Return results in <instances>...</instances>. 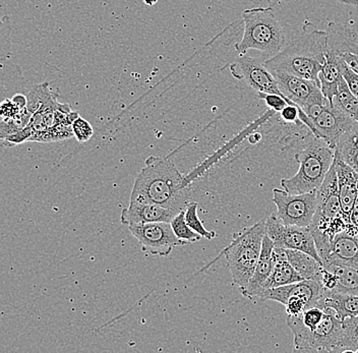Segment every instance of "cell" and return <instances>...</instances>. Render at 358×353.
Masks as SVG:
<instances>
[{
	"mask_svg": "<svg viewBox=\"0 0 358 353\" xmlns=\"http://www.w3.org/2000/svg\"><path fill=\"white\" fill-rule=\"evenodd\" d=\"M358 353V316L343 319L341 337L334 353Z\"/></svg>",
	"mask_w": 358,
	"mask_h": 353,
	"instance_id": "26",
	"label": "cell"
},
{
	"mask_svg": "<svg viewBox=\"0 0 358 353\" xmlns=\"http://www.w3.org/2000/svg\"><path fill=\"white\" fill-rule=\"evenodd\" d=\"M31 136H32V127H31L30 124H29L28 126L24 127L21 131L4 138V140L2 141V145H3L4 147H15L17 146V145L22 144V143L29 142Z\"/></svg>",
	"mask_w": 358,
	"mask_h": 353,
	"instance_id": "36",
	"label": "cell"
},
{
	"mask_svg": "<svg viewBox=\"0 0 358 353\" xmlns=\"http://www.w3.org/2000/svg\"><path fill=\"white\" fill-rule=\"evenodd\" d=\"M321 261L322 265L334 264L358 269V236L347 230L336 234Z\"/></svg>",
	"mask_w": 358,
	"mask_h": 353,
	"instance_id": "15",
	"label": "cell"
},
{
	"mask_svg": "<svg viewBox=\"0 0 358 353\" xmlns=\"http://www.w3.org/2000/svg\"><path fill=\"white\" fill-rule=\"evenodd\" d=\"M342 3L351 4V6H358V0H342Z\"/></svg>",
	"mask_w": 358,
	"mask_h": 353,
	"instance_id": "45",
	"label": "cell"
},
{
	"mask_svg": "<svg viewBox=\"0 0 358 353\" xmlns=\"http://www.w3.org/2000/svg\"><path fill=\"white\" fill-rule=\"evenodd\" d=\"M336 148H350L358 151V122H355L352 127L342 135L336 145Z\"/></svg>",
	"mask_w": 358,
	"mask_h": 353,
	"instance_id": "34",
	"label": "cell"
},
{
	"mask_svg": "<svg viewBox=\"0 0 358 353\" xmlns=\"http://www.w3.org/2000/svg\"><path fill=\"white\" fill-rule=\"evenodd\" d=\"M299 169L291 178H283L284 191L301 194L317 191L334 162V151L322 138H313L303 150L295 154Z\"/></svg>",
	"mask_w": 358,
	"mask_h": 353,
	"instance_id": "5",
	"label": "cell"
},
{
	"mask_svg": "<svg viewBox=\"0 0 358 353\" xmlns=\"http://www.w3.org/2000/svg\"><path fill=\"white\" fill-rule=\"evenodd\" d=\"M341 57L345 60L346 64L358 75V55L346 53V55H341Z\"/></svg>",
	"mask_w": 358,
	"mask_h": 353,
	"instance_id": "42",
	"label": "cell"
},
{
	"mask_svg": "<svg viewBox=\"0 0 358 353\" xmlns=\"http://www.w3.org/2000/svg\"><path fill=\"white\" fill-rule=\"evenodd\" d=\"M230 71L235 79L243 80L257 94H277L285 97L280 91L274 75L265 66V62L259 58L241 55L230 64Z\"/></svg>",
	"mask_w": 358,
	"mask_h": 353,
	"instance_id": "12",
	"label": "cell"
},
{
	"mask_svg": "<svg viewBox=\"0 0 358 353\" xmlns=\"http://www.w3.org/2000/svg\"><path fill=\"white\" fill-rule=\"evenodd\" d=\"M287 260L302 278L320 282L323 265L321 262L306 254L296 250H286Z\"/></svg>",
	"mask_w": 358,
	"mask_h": 353,
	"instance_id": "24",
	"label": "cell"
},
{
	"mask_svg": "<svg viewBox=\"0 0 358 353\" xmlns=\"http://www.w3.org/2000/svg\"><path fill=\"white\" fill-rule=\"evenodd\" d=\"M273 202L277 207V218L283 224L310 227L317 210V191L292 194L274 189Z\"/></svg>",
	"mask_w": 358,
	"mask_h": 353,
	"instance_id": "8",
	"label": "cell"
},
{
	"mask_svg": "<svg viewBox=\"0 0 358 353\" xmlns=\"http://www.w3.org/2000/svg\"><path fill=\"white\" fill-rule=\"evenodd\" d=\"M334 156L348 164L353 171L358 173V151L350 148H336Z\"/></svg>",
	"mask_w": 358,
	"mask_h": 353,
	"instance_id": "37",
	"label": "cell"
},
{
	"mask_svg": "<svg viewBox=\"0 0 358 353\" xmlns=\"http://www.w3.org/2000/svg\"><path fill=\"white\" fill-rule=\"evenodd\" d=\"M337 1L342 2V0H337Z\"/></svg>",
	"mask_w": 358,
	"mask_h": 353,
	"instance_id": "47",
	"label": "cell"
},
{
	"mask_svg": "<svg viewBox=\"0 0 358 353\" xmlns=\"http://www.w3.org/2000/svg\"><path fill=\"white\" fill-rule=\"evenodd\" d=\"M266 234L274 243L275 247L306 252L322 263L310 227L283 224L273 214L266 219Z\"/></svg>",
	"mask_w": 358,
	"mask_h": 353,
	"instance_id": "10",
	"label": "cell"
},
{
	"mask_svg": "<svg viewBox=\"0 0 358 353\" xmlns=\"http://www.w3.org/2000/svg\"><path fill=\"white\" fill-rule=\"evenodd\" d=\"M326 52V31L310 24L279 53L265 60V66L270 71H283L320 85L317 75L323 68Z\"/></svg>",
	"mask_w": 358,
	"mask_h": 353,
	"instance_id": "2",
	"label": "cell"
},
{
	"mask_svg": "<svg viewBox=\"0 0 358 353\" xmlns=\"http://www.w3.org/2000/svg\"><path fill=\"white\" fill-rule=\"evenodd\" d=\"M324 316L315 330H308L301 324L299 315L287 316V325L293 333L295 352L334 353L341 337L343 321L332 308L323 307Z\"/></svg>",
	"mask_w": 358,
	"mask_h": 353,
	"instance_id": "7",
	"label": "cell"
},
{
	"mask_svg": "<svg viewBox=\"0 0 358 353\" xmlns=\"http://www.w3.org/2000/svg\"><path fill=\"white\" fill-rule=\"evenodd\" d=\"M266 234V220L235 232L231 243L224 250L232 280L239 290L248 285L254 275Z\"/></svg>",
	"mask_w": 358,
	"mask_h": 353,
	"instance_id": "6",
	"label": "cell"
},
{
	"mask_svg": "<svg viewBox=\"0 0 358 353\" xmlns=\"http://www.w3.org/2000/svg\"><path fill=\"white\" fill-rule=\"evenodd\" d=\"M178 213L156 204L150 203L129 202V207H124L120 215L122 224H141L150 222H171Z\"/></svg>",
	"mask_w": 358,
	"mask_h": 353,
	"instance_id": "16",
	"label": "cell"
},
{
	"mask_svg": "<svg viewBox=\"0 0 358 353\" xmlns=\"http://www.w3.org/2000/svg\"><path fill=\"white\" fill-rule=\"evenodd\" d=\"M273 258L275 265L272 273L266 281L264 290L268 288L280 287V286L291 284V283L299 282L303 280V278L293 269L292 266L287 260L286 250L283 247H274L273 250Z\"/></svg>",
	"mask_w": 358,
	"mask_h": 353,
	"instance_id": "20",
	"label": "cell"
},
{
	"mask_svg": "<svg viewBox=\"0 0 358 353\" xmlns=\"http://www.w3.org/2000/svg\"><path fill=\"white\" fill-rule=\"evenodd\" d=\"M341 73L344 80H345L347 86H348L349 90L351 91V93L358 100V75L346 64L344 59L342 60Z\"/></svg>",
	"mask_w": 358,
	"mask_h": 353,
	"instance_id": "38",
	"label": "cell"
},
{
	"mask_svg": "<svg viewBox=\"0 0 358 353\" xmlns=\"http://www.w3.org/2000/svg\"><path fill=\"white\" fill-rule=\"evenodd\" d=\"M274 247V243L267 234H265L263 243H262L261 254H259L254 275L248 281V285L241 290L243 296L248 297V298H255L264 291V286L272 273L275 265L274 258H273Z\"/></svg>",
	"mask_w": 358,
	"mask_h": 353,
	"instance_id": "18",
	"label": "cell"
},
{
	"mask_svg": "<svg viewBox=\"0 0 358 353\" xmlns=\"http://www.w3.org/2000/svg\"><path fill=\"white\" fill-rule=\"evenodd\" d=\"M71 127H73V137L77 138L78 142L86 143L93 137V127L91 126L88 120L80 117V116L76 118L75 122L71 124Z\"/></svg>",
	"mask_w": 358,
	"mask_h": 353,
	"instance_id": "33",
	"label": "cell"
},
{
	"mask_svg": "<svg viewBox=\"0 0 358 353\" xmlns=\"http://www.w3.org/2000/svg\"><path fill=\"white\" fill-rule=\"evenodd\" d=\"M271 73L276 79L282 94L303 111L313 105L323 104L328 100L322 93L320 85L313 80L302 79L283 71H272Z\"/></svg>",
	"mask_w": 358,
	"mask_h": 353,
	"instance_id": "13",
	"label": "cell"
},
{
	"mask_svg": "<svg viewBox=\"0 0 358 353\" xmlns=\"http://www.w3.org/2000/svg\"><path fill=\"white\" fill-rule=\"evenodd\" d=\"M284 307L286 308L287 316H296L303 312L306 308H308V303L302 297L291 296L286 301Z\"/></svg>",
	"mask_w": 358,
	"mask_h": 353,
	"instance_id": "39",
	"label": "cell"
},
{
	"mask_svg": "<svg viewBox=\"0 0 358 353\" xmlns=\"http://www.w3.org/2000/svg\"><path fill=\"white\" fill-rule=\"evenodd\" d=\"M259 97L265 101L266 104L271 110L275 113H281L284 107L287 104H293L289 100L286 99L283 96L277 95V94L259 93Z\"/></svg>",
	"mask_w": 358,
	"mask_h": 353,
	"instance_id": "35",
	"label": "cell"
},
{
	"mask_svg": "<svg viewBox=\"0 0 358 353\" xmlns=\"http://www.w3.org/2000/svg\"><path fill=\"white\" fill-rule=\"evenodd\" d=\"M27 98H28V103H27V109L34 114L37 113L42 105L44 104L47 100L52 98L56 93H53L50 89V85L48 82H45L43 84L34 85L32 88L29 89L27 92Z\"/></svg>",
	"mask_w": 358,
	"mask_h": 353,
	"instance_id": "28",
	"label": "cell"
},
{
	"mask_svg": "<svg viewBox=\"0 0 358 353\" xmlns=\"http://www.w3.org/2000/svg\"><path fill=\"white\" fill-rule=\"evenodd\" d=\"M304 113L308 114L315 126V137L324 140L333 151L339 138L355 124V120L340 111L329 100L323 104L313 105Z\"/></svg>",
	"mask_w": 358,
	"mask_h": 353,
	"instance_id": "9",
	"label": "cell"
},
{
	"mask_svg": "<svg viewBox=\"0 0 358 353\" xmlns=\"http://www.w3.org/2000/svg\"><path fill=\"white\" fill-rule=\"evenodd\" d=\"M11 100L20 107V109L27 108V103H28V98H27L26 93H17L11 97Z\"/></svg>",
	"mask_w": 358,
	"mask_h": 353,
	"instance_id": "43",
	"label": "cell"
},
{
	"mask_svg": "<svg viewBox=\"0 0 358 353\" xmlns=\"http://www.w3.org/2000/svg\"><path fill=\"white\" fill-rule=\"evenodd\" d=\"M342 60L343 58L339 55L326 53L323 68L317 75L322 93L330 102H332L333 97L337 94L340 82L343 80L341 73Z\"/></svg>",
	"mask_w": 358,
	"mask_h": 353,
	"instance_id": "22",
	"label": "cell"
},
{
	"mask_svg": "<svg viewBox=\"0 0 358 353\" xmlns=\"http://www.w3.org/2000/svg\"><path fill=\"white\" fill-rule=\"evenodd\" d=\"M332 104L355 122H358V100L347 86L345 80H342L337 94L333 97Z\"/></svg>",
	"mask_w": 358,
	"mask_h": 353,
	"instance_id": "27",
	"label": "cell"
},
{
	"mask_svg": "<svg viewBox=\"0 0 358 353\" xmlns=\"http://www.w3.org/2000/svg\"><path fill=\"white\" fill-rule=\"evenodd\" d=\"M129 231L142 245L143 251L152 256L168 257L178 245H187L178 240L168 222L141 223L129 225Z\"/></svg>",
	"mask_w": 358,
	"mask_h": 353,
	"instance_id": "11",
	"label": "cell"
},
{
	"mask_svg": "<svg viewBox=\"0 0 358 353\" xmlns=\"http://www.w3.org/2000/svg\"><path fill=\"white\" fill-rule=\"evenodd\" d=\"M172 230H173L174 234L178 240L185 241V243H196V241L201 240V236L200 234L196 233V231L192 229L185 221V209L181 210L180 212L173 217L171 222Z\"/></svg>",
	"mask_w": 358,
	"mask_h": 353,
	"instance_id": "30",
	"label": "cell"
},
{
	"mask_svg": "<svg viewBox=\"0 0 358 353\" xmlns=\"http://www.w3.org/2000/svg\"><path fill=\"white\" fill-rule=\"evenodd\" d=\"M158 1L159 0H144L145 3L150 6H155Z\"/></svg>",
	"mask_w": 358,
	"mask_h": 353,
	"instance_id": "46",
	"label": "cell"
},
{
	"mask_svg": "<svg viewBox=\"0 0 358 353\" xmlns=\"http://www.w3.org/2000/svg\"><path fill=\"white\" fill-rule=\"evenodd\" d=\"M171 160L151 157L134 180L131 202L150 203L179 213L189 202V192Z\"/></svg>",
	"mask_w": 358,
	"mask_h": 353,
	"instance_id": "1",
	"label": "cell"
},
{
	"mask_svg": "<svg viewBox=\"0 0 358 353\" xmlns=\"http://www.w3.org/2000/svg\"><path fill=\"white\" fill-rule=\"evenodd\" d=\"M27 84L28 82L19 66L8 60L0 62V102L15 94L27 93L30 89Z\"/></svg>",
	"mask_w": 358,
	"mask_h": 353,
	"instance_id": "21",
	"label": "cell"
},
{
	"mask_svg": "<svg viewBox=\"0 0 358 353\" xmlns=\"http://www.w3.org/2000/svg\"><path fill=\"white\" fill-rule=\"evenodd\" d=\"M317 305L332 308L342 321L349 317L358 316V296L355 294L323 290V294Z\"/></svg>",
	"mask_w": 358,
	"mask_h": 353,
	"instance_id": "23",
	"label": "cell"
},
{
	"mask_svg": "<svg viewBox=\"0 0 358 353\" xmlns=\"http://www.w3.org/2000/svg\"><path fill=\"white\" fill-rule=\"evenodd\" d=\"M336 173H337L338 189L342 212L346 220L350 222V214L358 194V173L353 171L344 161L334 156Z\"/></svg>",
	"mask_w": 358,
	"mask_h": 353,
	"instance_id": "19",
	"label": "cell"
},
{
	"mask_svg": "<svg viewBox=\"0 0 358 353\" xmlns=\"http://www.w3.org/2000/svg\"><path fill=\"white\" fill-rule=\"evenodd\" d=\"M327 52L341 55H358V32L350 23L330 22L326 28Z\"/></svg>",
	"mask_w": 358,
	"mask_h": 353,
	"instance_id": "17",
	"label": "cell"
},
{
	"mask_svg": "<svg viewBox=\"0 0 358 353\" xmlns=\"http://www.w3.org/2000/svg\"><path fill=\"white\" fill-rule=\"evenodd\" d=\"M334 276V288L332 291L358 296V269L344 265L328 264L323 265Z\"/></svg>",
	"mask_w": 358,
	"mask_h": 353,
	"instance_id": "25",
	"label": "cell"
},
{
	"mask_svg": "<svg viewBox=\"0 0 358 353\" xmlns=\"http://www.w3.org/2000/svg\"><path fill=\"white\" fill-rule=\"evenodd\" d=\"M348 223L350 222L342 212L337 173L333 162L323 183L317 189V210L310 225L320 258L326 254L336 234L344 231Z\"/></svg>",
	"mask_w": 358,
	"mask_h": 353,
	"instance_id": "3",
	"label": "cell"
},
{
	"mask_svg": "<svg viewBox=\"0 0 358 353\" xmlns=\"http://www.w3.org/2000/svg\"><path fill=\"white\" fill-rule=\"evenodd\" d=\"M299 113H301V107L295 104H287L280 113V116L287 124H301L299 120Z\"/></svg>",
	"mask_w": 358,
	"mask_h": 353,
	"instance_id": "41",
	"label": "cell"
},
{
	"mask_svg": "<svg viewBox=\"0 0 358 353\" xmlns=\"http://www.w3.org/2000/svg\"><path fill=\"white\" fill-rule=\"evenodd\" d=\"M323 294V288L317 281L303 280L291 284L280 286V287L268 288L264 290L257 298L261 301H278L285 305L286 301L291 296L302 297L308 303V308L319 305L320 299Z\"/></svg>",
	"mask_w": 358,
	"mask_h": 353,
	"instance_id": "14",
	"label": "cell"
},
{
	"mask_svg": "<svg viewBox=\"0 0 358 353\" xmlns=\"http://www.w3.org/2000/svg\"><path fill=\"white\" fill-rule=\"evenodd\" d=\"M243 20L245 24L243 39L235 44L239 55H246L252 49L272 57L285 47V31L272 8L245 10Z\"/></svg>",
	"mask_w": 358,
	"mask_h": 353,
	"instance_id": "4",
	"label": "cell"
},
{
	"mask_svg": "<svg viewBox=\"0 0 358 353\" xmlns=\"http://www.w3.org/2000/svg\"><path fill=\"white\" fill-rule=\"evenodd\" d=\"M350 223L352 224V226L355 227V233H357L358 236V194L355 206H353L352 211H351Z\"/></svg>",
	"mask_w": 358,
	"mask_h": 353,
	"instance_id": "44",
	"label": "cell"
},
{
	"mask_svg": "<svg viewBox=\"0 0 358 353\" xmlns=\"http://www.w3.org/2000/svg\"><path fill=\"white\" fill-rule=\"evenodd\" d=\"M198 206V203L196 202L187 203L185 208V221H187V224L194 231L200 234L201 238L211 240L213 238H216V232L210 231V230L206 229V227L203 226V222L199 218Z\"/></svg>",
	"mask_w": 358,
	"mask_h": 353,
	"instance_id": "31",
	"label": "cell"
},
{
	"mask_svg": "<svg viewBox=\"0 0 358 353\" xmlns=\"http://www.w3.org/2000/svg\"><path fill=\"white\" fill-rule=\"evenodd\" d=\"M11 55V24L8 17L0 15V62H6Z\"/></svg>",
	"mask_w": 358,
	"mask_h": 353,
	"instance_id": "32",
	"label": "cell"
},
{
	"mask_svg": "<svg viewBox=\"0 0 358 353\" xmlns=\"http://www.w3.org/2000/svg\"><path fill=\"white\" fill-rule=\"evenodd\" d=\"M21 111L20 107L11 100V98H6L0 102V118L1 120L15 117Z\"/></svg>",
	"mask_w": 358,
	"mask_h": 353,
	"instance_id": "40",
	"label": "cell"
},
{
	"mask_svg": "<svg viewBox=\"0 0 358 353\" xmlns=\"http://www.w3.org/2000/svg\"><path fill=\"white\" fill-rule=\"evenodd\" d=\"M32 116L33 114L24 108L15 117L0 120V140L3 141L8 136L17 133L28 126Z\"/></svg>",
	"mask_w": 358,
	"mask_h": 353,
	"instance_id": "29",
	"label": "cell"
}]
</instances>
